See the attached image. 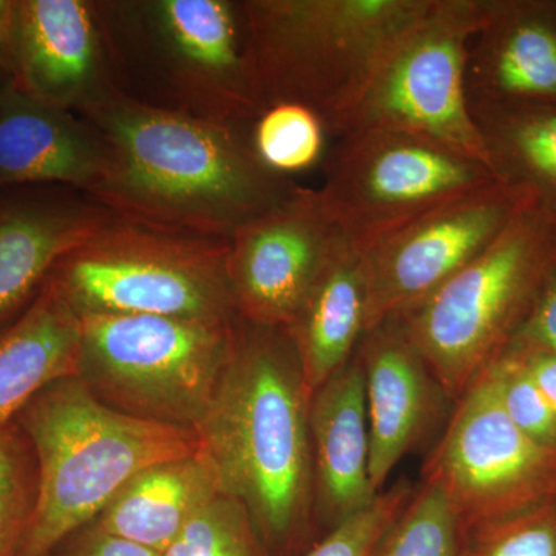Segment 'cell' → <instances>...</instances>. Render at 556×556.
<instances>
[{
	"mask_svg": "<svg viewBox=\"0 0 556 556\" xmlns=\"http://www.w3.org/2000/svg\"><path fill=\"white\" fill-rule=\"evenodd\" d=\"M79 116L108 149L104 175L89 197L134 225L230 241L302 186L258 160L252 124L159 112L116 93Z\"/></svg>",
	"mask_w": 556,
	"mask_h": 556,
	"instance_id": "1",
	"label": "cell"
},
{
	"mask_svg": "<svg viewBox=\"0 0 556 556\" xmlns=\"http://www.w3.org/2000/svg\"><path fill=\"white\" fill-rule=\"evenodd\" d=\"M309 402L287 329L240 318L193 431L223 493L247 506L270 556L302 551L317 525Z\"/></svg>",
	"mask_w": 556,
	"mask_h": 556,
	"instance_id": "2",
	"label": "cell"
},
{
	"mask_svg": "<svg viewBox=\"0 0 556 556\" xmlns=\"http://www.w3.org/2000/svg\"><path fill=\"white\" fill-rule=\"evenodd\" d=\"M112 89L141 108L249 126L262 110L243 0H97Z\"/></svg>",
	"mask_w": 556,
	"mask_h": 556,
	"instance_id": "3",
	"label": "cell"
},
{
	"mask_svg": "<svg viewBox=\"0 0 556 556\" xmlns=\"http://www.w3.org/2000/svg\"><path fill=\"white\" fill-rule=\"evenodd\" d=\"M14 424L30 442L38 470L35 508L17 556H50L142 470L200 450L193 428L110 407L78 376L43 388Z\"/></svg>",
	"mask_w": 556,
	"mask_h": 556,
	"instance_id": "4",
	"label": "cell"
},
{
	"mask_svg": "<svg viewBox=\"0 0 556 556\" xmlns=\"http://www.w3.org/2000/svg\"><path fill=\"white\" fill-rule=\"evenodd\" d=\"M262 109L294 102L336 139L388 53L433 0H243Z\"/></svg>",
	"mask_w": 556,
	"mask_h": 556,
	"instance_id": "5",
	"label": "cell"
},
{
	"mask_svg": "<svg viewBox=\"0 0 556 556\" xmlns=\"http://www.w3.org/2000/svg\"><path fill=\"white\" fill-rule=\"evenodd\" d=\"M556 269V217L530 204L482 254L396 317L453 402L517 336Z\"/></svg>",
	"mask_w": 556,
	"mask_h": 556,
	"instance_id": "6",
	"label": "cell"
},
{
	"mask_svg": "<svg viewBox=\"0 0 556 556\" xmlns=\"http://www.w3.org/2000/svg\"><path fill=\"white\" fill-rule=\"evenodd\" d=\"M229 241L179 236L113 218L58 260L49 280L78 316L239 320Z\"/></svg>",
	"mask_w": 556,
	"mask_h": 556,
	"instance_id": "7",
	"label": "cell"
},
{
	"mask_svg": "<svg viewBox=\"0 0 556 556\" xmlns=\"http://www.w3.org/2000/svg\"><path fill=\"white\" fill-rule=\"evenodd\" d=\"M80 318L78 378L110 407L193 428L232 350L237 325L161 316Z\"/></svg>",
	"mask_w": 556,
	"mask_h": 556,
	"instance_id": "8",
	"label": "cell"
},
{
	"mask_svg": "<svg viewBox=\"0 0 556 556\" xmlns=\"http://www.w3.org/2000/svg\"><path fill=\"white\" fill-rule=\"evenodd\" d=\"M493 5L495 0H433L388 53L338 138L362 129L408 131L490 167L471 116L466 70L471 40Z\"/></svg>",
	"mask_w": 556,
	"mask_h": 556,
	"instance_id": "9",
	"label": "cell"
},
{
	"mask_svg": "<svg viewBox=\"0 0 556 556\" xmlns=\"http://www.w3.org/2000/svg\"><path fill=\"white\" fill-rule=\"evenodd\" d=\"M317 189L343 239L367 249L453 197L500 179L481 161L394 129L332 139Z\"/></svg>",
	"mask_w": 556,
	"mask_h": 556,
	"instance_id": "10",
	"label": "cell"
},
{
	"mask_svg": "<svg viewBox=\"0 0 556 556\" xmlns=\"http://www.w3.org/2000/svg\"><path fill=\"white\" fill-rule=\"evenodd\" d=\"M422 475L467 530L556 497V448L511 422L482 371L453 404Z\"/></svg>",
	"mask_w": 556,
	"mask_h": 556,
	"instance_id": "11",
	"label": "cell"
},
{
	"mask_svg": "<svg viewBox=\"0 0 556 556\" xmlns=\"http://www.w3.org/2000/svg\"><path fill=\"white\" fill-rule=\"evenodd\" d=\"M535 201L529 189L493 179L430 208L367 249V332L419 305Z\"/></svg>",
	"mask_w": 556,
	"mask_h": 556,
	"instance_id": "12",
	"label": "cell"
},
{
	"mask_svg": "<svg viewBox=\"0 0 556 556\" xmlns=\"http://www.w3.org/2000/svg\"><path fill=\"white\" fill-rule=\"evenodd\" d=\"M340 239L317 189L305 186L241 228L228 255L240 318L287 328Z\"/></svg>",
	"mask_w": 556,
	"mask_h": 556,
	"instance_id": "13",
	"label": "cell"
},
{
	"mask_svg": "<svg viewBox=\"0 0 556 556\" xmlns=\"http://www.w3.org/2000/svg\"><path fill=\"white\" fill-rule=\"evenodd\" d=\"M10 76L22 93L76 115L115 93L97 0H13Z\"/></svg>",
	"mask_w": 556,
	"mask_h": 556,
	"instance_id": "14",
	"label": "cell"
},
{
	"mask_svg": "<svg viewBox=\"0 0 556 556\" xmlns=\"http://www.w3.org/2000/svg\"><path fill=\"white\" fill-rule=\"evenodd\" d=\"M365 378L369 478L383 492L402 459L419 448L455 404L396 318L372 328L356 351Z\"/></svg>",
	"mask_w": 556,
	"mask_h": 556,
	"instance_id": "15",
	"label": "cell"
},
{
	"mask_svg": "<svg viewBox=\"0 0 556 556\" xmlns=\"http://www.w3.org/2000/svg\"><path fill=\"white\" fill-rule=\"evenodd\" d=\"M113 218L78 189H0V328L30 305L62 255Z\"/></svg>",
	"mask_w": 556,
	"mask_h": 556,
	"instance_id": "16",
	"label": "cell"
},
{
	"mask_svg": "<svg viewBox=\"0 0 556 556\" xmlns=\"http://www.w3.org/2000/svg\"><path fill=\"white\" fill-rule=\"evenodd\" d=\"M108 166V149L83 116L22 93L0 90V189L65 186L87 195Z\"/></svg>",
	"mask_w": 556,
	"mask_h": 556,
	"instance_id": "17",
	"label": "cell"
},
{
	"mask_svg": "<svg viewBox=\"0 0 556 556\" xmlns=\"http://www.w3.org/2000/svg\"><path fill=\"white\" fill-rule=\"evenodd\" d=\"M317 526L325 533L378 497L369 478V431L365 378L357 354L311 394Z\"/></svg>",
	"mask_w": 556,
	"mask_h": 556,
	"instance_id": "18",
	"label": "cell"
},
{
	"mask_svg": "<svg viewBox=\"0 0 556 556\" xmlns=\"http://www.w3.org/2000/svg\"><path fill=\"white\" fill-rule=\"evenodd\" d=\"M470 104L556 102V0H495L471 40Z\"/></svg>",
	"mask_w": 556,
	"mask_h": 556,
	"instance_id": "19",
	"label": "cell"
},
{
	"mask_svg": "<svg viewBox=\"0 0 556 556\" xmlns=\"http://www.w3.org/2000/svg\"><path fill=\"white\" fill-rule=\"evenodd\" d=\"M367 320V257L342 236L285 328L311 394L356 354Z\"/></svg>",
	"mask_w": 556,
	"mask_h": 556,
	"instance_id": "20",
	"label": "cell"
},
{
	"mask_svg": "<svg viewBox=\"0 0 556 556\" xmlns=\"http://www.w3.org/2000/svg\"><path fill=\"white\" fill-rule=\"evenodd\" d=\"M80 318L49 277L20 316L0 328V430L56 380L78 376Z\"/></svg>",
	"mask_w": 556,
	"mask_h": 556,
	"instance_id": "21",
	"label": "cell"
},
{
	"mask_svg": "<svg viewBox=\"0 0 556 556\" xmlns=\"http://www.w3.org/2000/svg\"><path fill=\"white\" fill-rule=\"evenodd\" d=\"M219 493L217 468L200 448L142 470L93 522L105 532L163 555L190 518Z\"/></svg>",
	"mask_w": 556,
	"mask_h": 556,
	"instance_id": "22",
	"label": "cell"
},
{
	"mask_svg": "<svg viewBox=\"0 0 556 556\" xmlns=\"http://www.w3.org/2000/svg\"><path fill=\"white\" fill-rule=\"evenodd\" d=\"M490 169L556 217V102L470 104Z\"/></svg>",
	"mask_w": 556,
	"mask_h": 556,
	"instance_id": "23",
	"label": "cell"
},
{
	"mask_svg": "<svg viewBox=\"0 0 556 556\" xmlns=\"http://www.w3.org/2000/svg\"><path fill=\"white\" fill-rule=\"evenodd\" d=\"M251 139L258 160L288 178L320 167L332 141L324 119L294 102H274L260 110Z\"/></svg>",
	"mask_w": 556,
	"mask_h": 556,
	"instance_id": "24",
	"label": "cell"
},
{
	"mask_svg": "<svg viewBox=\"0 0 556 556\" xmlns=\"http://www.w3.org/2000/svg\"><path fill=\"white\" fill-rule=\"evenodd\" d=\"M464 535L447 496L433 482L422 481L371 556H464Z\"/></svg>",
	"mask_w": 556,
	"mask_h": 556,
	"instance_id": "25",
	"label": "cell"
},
{
	"mask_svg": "<svg viewBox=\"0 0 556 556\" xmlns=\"http://www.w3.org/2000/svg\"><path fill=\"white\" fill-rule=\"evenodd\" d=\"M163 556H270L243 503L219 493L197 511Z\"/></svg>",
	"mask_w": 556,
	"mask_h": 556,
	"instance_id": "26",
	"label": "cell"
},
{
	"mask_svg": "<svg viewBox=\"0 0 556 556\" xmlns=\"http://www.w3.org/2000/svg\"><path fill=\"white\" fill-rule=\"evenodd\" d=\"M38 489L35 455L16 424L0 430V556H17Z\"/></svg>",
	"mask_w": 556,
	"mask_h": 556,
	"instance_id": "27",
	"label": "cell"
},
{
	"mask_svg": "<svg viewBox=\"0 0 556 556\" xmlns=\"http://www.w3.org/2000/svg\"><path fill=\"white\" fill-rule=\"evenodd\" d=\"M464 532V556H556V497Z\"/></svg>",
	"mask_w": 556,
	"mask_h": 556,
	"instance_id": "28",
	"label": "cell"
},
{
	"mask_svg": "<svg viewBox=\"0 0 556 556\" xmlns=\"http://www.w3.org/2000/svg\"><path fill=\"white\" fill-rule=\"evenodd\" d=\"M484 372L492 380L501 407L510 417L511 422L533 441L556 448L554 409L547 404L517 357L511 356L508 351H503Z\"/></svg>",
	"mask_w": 556,
	"mask_h": 556,
	"instance_id": "29",
	"label": "cell"
},
{
	"mask_svg": "<svg viewBox=\"0 0 556 556\" xmlns=\"http://www.w3.org/2000/svg\"><path fill=\"white\" fill-rule=\"evenodd\" d=\"M416 486L401 481L380 492L371 504L329 530L300 556H371L387 527L407 506Z\"/></svg>",
	"mask_w": 556,
	"mask_h": 556,
	"instance_id": "30",
	"label": "cell"
},
{
	"mask_svg": "<svg viewBox=\"0 0 556 556\" xmlns=\"http://www.w3.org/2000/svg\"><path fill=\"white\" fill-rule=\"evenodd\" d=\"M50 556H163L129 540L105 532L90 522L76 530L51 552Z\"/></svg>",
	"mask_w": 556,
	"mask_h": 556,
	"instance_id": "31",
	"label": "cell"
},
{
	"mask_svg": "<svg viewBox=\"0 0 556 556\" xmlns=\"http://www.w3.org/2000/svg\"><path fill=\"white\" fill-rule=\"evenodd\" d=\"M511 340L547 348L556 353V269L547 278L529 317Z\"/></svg>",
	"mask_w": 556,
	"mask_h": 556,
	"instance_id": "32",
	"label": "cell"
},
{
	"mask_svg": "<svg viewBox=\"0 0 556 556\" xmlns=\"http://www.w3.org/2000/svg\"><path fill=\"white\" fill-rule=\"evenodd\" d=\"M517 357L556 415V353L547 348L511 340L506 350Z\"/></svg>",
	"mask_w": 556,
	"mask_h": 556,
	"instance_id": "33",
	"label": "cell"
},
{
	"mask_svg": "<svg viewBox=\"0 0 556 556\" xmlns=\"http://www.w3.org/2000/svg\"><path fill=\"white\" fill-rule=\"evenodd\" d=\"M11 10H13V0H0V90L11 83Z\"/></svg>",
	"mask_w": 556,
	"mask_h": 556,
	"instance_id": "34",
	"label": "cell"
}]
</instances>
